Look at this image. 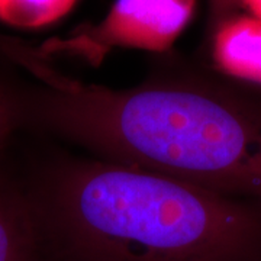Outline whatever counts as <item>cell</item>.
<instances>
[{"label": "cell", "instance_id": "obj_1", "mask_svg": "<svg viewBox=\"0 0 261 261\" xmlns=\"http://www.w3.org/2000/svg\"><path fill=\"white\" fill-rule=\"evenodd\" d=\"M6 53L38 77L37 121L89 155L261 205V89L193 73L128 89L54 73L32 49Z\"/></svg>", "mask_w": 261, "mask_h": 261}, {"label": "cell", "instance_id": "obj_2", "mask_svg": "<svg viewBox=\"0 0 261 261\" xmlns=\"http://www.w3.org/2000/svg\"><path fill=\"white\" fill-rule=\"evenodd\" d=\"M31 261H261V205L89 154L49 168Z\"/></svg>", "mask_w": 261, "mask_h": 261}, {"label": "cell", "instance_id": "obj_3", "mask_svg": "<svg viewBox=\"0 0 261 261\" xmlns=\"http://www.w3.org/2000/svg\"><path fill=\"white\" fill-rule=\"evenodd\" d=\"M196 0H116L100 25L65 41H49L34 51L45 57L57 51H80L93 58L111 47L163 53L174 44L193 16Z\"/></svg>", "mask_w": 261, "mask_h": 261}, {"label": "cell", "instance_id": "obj_4", "mask_svg": "<svg viewBox=\"0 0 261 261\" xmlns=\"http://www.w3.org/2000/svg\"><path fill=\"white\" fill-rule=\"evenodd\" d=\"M212 53L221 73L261 89V19L238 16L224 22L215 34Z\"/></svg>", "mask_w": 261, "mask_h": 261}, {"label": "cell", "instance_id": "obj_5", "mask_svg": "<svg viewBox=\"0 0 261 261\" xmlns=\"http://www.w3.org/2000/svg\"><path fill=\"white\" fill-rule=\"evenodd\" d=\"M32 232L28 211L0 195V261H31Z\"/></svg>", "mask_w": 261, "mask_h": 261}, {"label": "cell", "instance_id": "obj_6", "mask_svg": "<svg viewBox=\"0 0 261 261\" xmlns=\"http://www.w3.org/2000/svg\"><path fill=\"white\" fill-rule=\"evenodd\" d=\"M77 0H0V20L22 29L42 28L65 16Z\"/></svg>", "mask_w": 261, "mask_h": 261}, {"label": "cell", "instance_id": "obj_7", "mask_svg": "<svg viewBox=\"0 0 261 261\" xmlns=\"http://www.w3.org/2000/svg\"><path fill=\"white\" fill-rule=\"evenodd\" d=\"M18 118L16 102L5 89L0 87V147L13 129Z\"/></svg>", "mask_w": 261, "mask_h": 261}, {"label": "cell", "instance_id": "obj_8", "mask_svg": "<svg viewBox=\"0 0 261 261\" xmlns=\"http://www.w3.org/2000/svg\"><path fill=\"white\" fill-rule=\"evenodd\" d=\"M244 5L251 10L254 18L261 19V0H243Z\"/></svg>", "mask_w": 261, "mask_h": 261}]
</instances>
